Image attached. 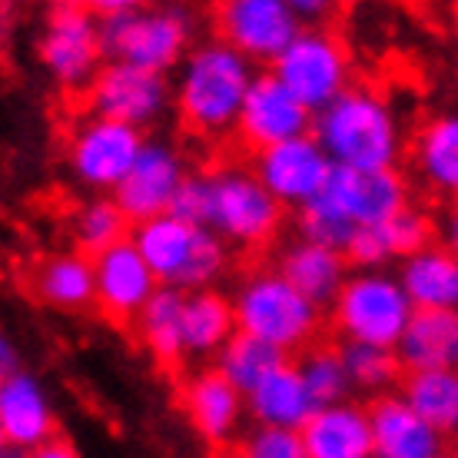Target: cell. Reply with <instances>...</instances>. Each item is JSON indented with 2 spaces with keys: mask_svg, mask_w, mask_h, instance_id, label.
<instances>
[{
  "mask_svg": "<svg viewBox=\"0 0 458 458\" xmlns=\"http://www.w3.org/2000/svg\"><path fill=\"white\" fill-rule=\"evenodd\" d=\"M312 137L333 166L355 173L395 170L402 157V123L392 104L366 83H352L312 120Z\"/></svg>",
  "mask_w": 458,
  "mask_h": 458,
  "instance_id": "6da1fadb",
  "label": "cell"
},
{
  "mask_svg": "<svg viewBox=\"0 0 458 458\" xmlns=\"http://www.w3.org/2000/svg\"><path fill=\"white\" fill-rule=\"evenodd\" d=\"M256 70L226 40H203L176 70V114L199 137H226L240 123Z\"/></svg>",
  "mask_w": 458,
  "mask_h": 458,
  "instance_id": "7a4b0ae2",
  "label": "cell"
},
{
  "mask_svg": "<svg viewBox=\"0 0 458 458\" xmlns=\"http://www.w3.org/2000/svg\"><path fill=\"white\" fill-rule=\"evenodd\" d=\"M236 329L283 355L306 352L319 333L322 310L312 306L279 269L246 276L233 296Z\"/></svg>",
  "mask_w": 458,
  "mask_h": 458,
  "instance_id": "3957f363",
  "label": "cell"
},
{
  "mask_svg": "<svg viewBox=\"0 0 458 458\" xmlns=\"http://www.w3.org/2000/svg\"><path fill=\"white\" fill-rule=\"evenodd\" d=\"M415 319V306L402 289L399 276L386 273H352L333 302V326L345 343L399 349L409 326Z\"/></svg>",
  "mask_w": 458,
  "mask_h": 458,
  "instance_id": "277c9868",
  "label": "cell"
},
{
  "mask_svg": "<svg viewBox=\"0 0 458 458\" xmlns=\"http://www.w3.org/2000/svg\"><path fill=\"white\" fill-rule=\"evenodd\" d=\"M100 37L110 60L166 73L190 57L193 17L183 7H130L100 21Z\"/></svg>",
  "mask_w": 458,
  "mask_h": 458,
  "instance_id": "5b68a950",
  "label": "cell"
},
{
  "mask_svg": "<svg viewBox=\"0 0 458 458\" xmlns=\"http://www.w3.org/2000/svg\"><path fill=\"white\" fill-rule=\"evenodd\" d=\"M293 97L312 114L339 100L352 83V64L345 40L329 27H302L286 54L269 67Z\"/></svg>",
  "mask_w": 458,
  "mask_h": 458,
  "instance_id": "8992f818",
  "label": "cell"
},
{
  "mask_svg": "<svg viewBox=\"0 0 458 458\" xmlns=\"http://www.w3.org/2000/svg\"><path fill=\"white\" fill-rule=\"evenodd\" d=\"M40 64L50 81L64 90H90L106 57L100 17L83 4H57L47 11L44 34H40Z\"/></svg>",
  "mask_w": 458,
  "mask_h": 458,
  "instance_id": "52a82bcc",
  "label": "cell"
},
{
  "mask_svg": "<svg viewBox=\"0 0 458 458\" xmlns=\"http://www.w3.org/2000/svg\"><path fill=\"white\" fill-rule=\"evenodd\" d=\"M213 176V226L226 242L266 246L283 226V203L263 186L252 166H223Z\"/></svg>",
  "mask_w": 458,
  "mask_h": 458,
  "instance_id": "ba28073f",
  "label": "cell"
},
{
  "mask_svg": "<svg viewBox=\"0 0 458 458\" xmlns=\"http://www.w3.org/2000/svg\"><path fill=\"white\" fill-rule=\"evenodd\" d=\"M173 90L166 73L133 67L123 60H110L97 73V81L87 90V106L93 116H104L114 123H126L143 133V126H153L170 110Z\"/></svg>",
  "mask_w": 458,
  "mask_h": 458,
  "instance_id": "9c48e42d",
  "label": "cell"
},
{
  "mask_svg": "<svg viewBox=\"0 0 458 458\" xmlns=\"http://www.w3.org/2000/svg\"><path fill=\"white\" fill-rule=\"evenodd\" d=\"M143 147L147 140L140 130L104 116H90L87 123L77 126V133L70 140V173L93 193H116V186L133 170Z\"/></svg>",
  "mask_w": 458,
  "mask_h": 458,
  "instance_id": "30bf717a",
  "label": "cell"
},
{
  "mask_svg": "<svg viewBox=\"0 0 458 458\" xmlns=\"http://www.w3.org/2000/svg\"><path fill=\"white\" fill-rule=\"evenodd\" d=\"M302 30L289 0H226L216 7V34L250 64H276Z\"/></svg>",
  "mask_w": 458,
  "mask_h": 458,
  "instance_id": "8fae6325",
  "label": "cell"
},
{
  "mask_svg": "<svg viewBox=\"0 0 458 458\" xmlns=\"http://www.w3.org/2000/svg\"><path fill=\"white\" fill-rule=\"evenodd\" d=\"M312 120H316V114L310 106L299 104L273 70H259L250 93H246V100H242L236 137L252 153H263V149L279 147L286 140L310 137Z\"/></svg>",
  "mask_w": 458,
  "mask_h": 458,
  "instance_id": "7c38bea8",
  "label": "cell"
},
{
  "mask_svg": "<svg viewBox=\"0 0 458 458\" xmlns=\"http://www.w3.org/2000/svg\"><path fill=\"white\" fill-rule=\"evenodd\" d=\"M316 203L335 209L339 216H345L359 229L386 226L392 216H399L402 209L409 207V183L399 170L355 173L333 166Z\"/></svg>",
  "mask_w": 458,
  "mask_h": 458,
  "instance_id": "4fadbf2b",
  "label": "cell"
},
{
  "mask_svg": "<svg viewBox=\"0 0 458 458\" xmlns=\"http://www.w3.org/2000/svg\"><path fill=\"white\" fill-rule=\"evenodd\" d=\"M252 173L283 207H293L299 213L322 193V186L333 173V160L319 140L310 133V137L269 147L263 153H252Z\"/></svg>",
  "mask_w": 458,
  "mask_h": 458,
  "instance_id": "5bb4252c",
  "label": "cell"
},
{
  "mask_svg": "<svg viewBox=\"0 0 458 458\" xmlns=\"http://www.w3.org/2000/svg\"><path fill=\"white\" fill-rule=\"evenodd\" d=\"M186 176L190 173H186L180 149L163 143V140H147L133 170L126 173V180L116 186V207L123 209L133 226L147 223V219L166 216L173 207V196L183 186Z\"/></svg>",
  "mask_w": 458,
  "mask_h": 458,
  "instance_id": "9a60e30c",
  "label": "cell"
},
{
  "mask_svg": "<svg viewBox=\"0 0 458 458\" xmlns=\"http://www.w3.org/2000/svg\"><path fill=\"white\" fill-rule=\"evenodd\" d=\"M93 273H97V310L116 326L137 322V316L160 289V279L153 276L133 240L116 242L114 250L93 256Z\"/></svg>",
  "mask_w": 458,
  "mask_h": 458,
  "instance_id": "2e32d148",
  "label": "cell"
},
{
  "mask_svg": "<svg viewBox=\"0 0 458 458\" xmlns=\"http://www.w3.org/2000/svg\"><path fill=\"white\" fill-rule=\"evenodd\" d=\"M57 432L54 402L44 382L30 372L0 378V438L4 445H17L23 452L47 445Z\"/></svg>",
  "mask_w": 458,
  "mask_h": 458,
  "instance_id": "e0dca14e",
  "label": "cell"
},
{
  "mask_svg": "<svg viewBox=\"0 0 458 458\" xmlns=\"http://www.w3.org/2000/svg\"><path fill=\"white\" fill-rule=\"evenodd\" d=\"M376 458H438L445 455V438L415 412L402 392H386L369 405Z\"/></svg>",
  "mask_w": 458,
  "mask_h": 458,
  "instance_id": "ac0fdd59",
  "label": "cell"
},
{
  "mask_svg": "<svg viewBox=\"0 0 458 458\" xmlns=\"http://www.w3.org/2000/svg\"><path fill=\"white\" fill-rule=\"evenodd\" d=\"M183 412L199 438L213 445H223L236 436L242 415H246V395L216 369L193 372L183 386Z\"/></svg>",
  "mask_w": 458,
  "mask_h": 458,
  "instance_id": "d6986e66",
  "label": "cell"
},
{
  "mask_svg": "<svg viewBox=\"0 0 458 458\" xmlns=\"http://www.w3.org/2000/svg\"><path fill=\"white\" fill-rule=\"evenodd\" d=\"M299 436L310 458H376L369 409L355 402L322 405Z\"/></svg>",
  "mask_w": 458,
  "mask_h": 458,
  "instance_id": "ffe728a7",
  "label": "cell"
},
{
  "mask_svg": "<svg viewBox=\"0 0 458 458\" xmlns=\"http://www.w3.org/2000/svg\"><path fill=\"white\" fill-rule=\"evenodd\" d=\"M246 412L252 415L256 425L266 428H289V432H302L306 422L319 412V405L312 399V392L302 382L296 362L273 369L269 376L246 395Z\"/></svg>",
  "mask_w": 458,
  "mask_h": 458,
  "instance_id": "44dd1931",
  "label": "cell"
},
{
  "mask_svg": "<svg viewBox=\"0 0 458 458\" xmlns=\"http://www.w3.org/2000/svg\"><path fill=\"white\" fill-rule=\"evenodd\" d=\"M30 293L44 306H54L60 312L87 310L90 302H97L93 256H87L83 250H70L37 259L30 269Z\"/></svg>",
  "mask_w": 458,
  "mask_h": 458,
  "instance_id": "7402d4cb",
  "label": "cell"
},
{
  "mask_svg": "<svg viewBox=\"0 0 458 458\" xmlns=\"http://www.w3.org/2000/svg\"><path fill=\"white\" fill-rule=\"evenodd\" d=\"M399 283L415 312H458V256L445 242L409 256L399 266Z\"/></svg>",
  "mask_w": 458,
  "mask_h": 458,
  "instance_id": "603a6c76",
  "label": "cell"
},
{
  "mask_svg": "<svg viewBox=\"0 0 458 458\" xmlns=\"http://www.w3.org/2000/svg\"><path fill=\"white\" fill-rule=\"evenodd\" d=\"M349 269L352 266L343 252L326 250V246H316V242L306 240H296L293 246H286L283 259H279V273L319 310H326V306L333 310V302L339 299L343 286L352 276Z\"/></svg>",
  "mask_w": 458,
  "mask_h": 458,
  "instance_id": "cb8c5ba5",
  "label": "cell"
},
{
  "mask_svg": "<svg viewBox=\"0 0 458 458\" xmlns=\"http://www.w3.org/2000/svg\"><path fill=\"white\" fill-rule=\"evenodd\" d=\"M130 240H133V246L140 250V256L147 259L153 276L160 279V286L180 289V283H183V276H186V266L193 259L199 229L166 213V216L147 219V223L133 226Z\"/></svg>",
  "mask_w": 458,
  "mask_h": 458,
  "instance_id": "d4e9b609",
  "label": "cell"
},
{
  "mask_svg": "<svg viewBox=\"0 0 458 458\" xmlns=\"http://www.w3.org/2000/svg\"><path fill=\"white\" fill-rule=\"evenodd\" d=\"M412 163L428 193L458 203V114L432 116L415 133Z\"/></svg>",
  "mask_w": 458,
  "mask_h": 458,
  "instance_id": "484cf974",
  "label": "cell"
},
{
  "mask_svg": "<svg viewBox=\"0 0 458 458\" xmlns=\"http://www.w3.org/2000/svg\"><path fill=\"white\" fill-rule=\"evenodd\" d=\"M395 352L405 372H455L458 312H415Z\"/></svg>",
  "mask_w": 458,
  "mask_h": 458,
  "instance_id": "4316f807",
  "label": "cell"
},
{
  "mask_svg": "<svg viewBox=\"0 0 458 458\" xmlns=\"http://www.w3.org/2000/svg\"><path fill=\"white\" fill-rule=\"evenodd\" d=\"M186 293L173 286H160L157 296L147 302V310L137 316V339L160 366H180L190 349H186Z\"/></svg>",
  "mask_w": 458,
  "mask_h": 458,
  "instance_id": "83f0119b",
  "label": "cell"
},
{
  "mask_svg": "<svg viewBox=\"0 0 458 458\" xmlns=\"http://www.w3.org/2000/svg\"><path fill=\"white\" fill-rule=\"evenodd\" d=\"M183 329H186V349H190V355H219L223 345L240 333L236 329L233 299H226L216 289L190 293L186 296Z\"/></svg>",
  "mask_w": 458,
  "mask_h": 458,
  "instance_id": "f1b7e54d",
  "label": "cell"
},
{
  "mask_svg": "<svg viewBox=\"0 0 458 458\" xmlns=\"http://www.w3.org/2000/svg\"><path fill=\"white\" fill-rule=\"evenodd\" d=\"M402 399L442 438H458V369L455 372H405Z\"/></svg>",
  "mask_w": 458,
  "mask_h": 458,
  "instance_id": "f546056e",
  "label": "cell"
},
{
  "mask_svg": "<svg viewBox=\"0 0 458 458\" xmlns=\"http://www.w3.org/2000/svg\"><path fill=\"white\" fill-rule=\"evenodd\" d=\"M286 362H289V355H283L279 349L259 343V339H252V335H246V333H236L223 345V352L216 355V366L213 369H216L223 378H229L242 395H250L273 369L286 366Z\"/></svg>",
  "mask_w": 458,
  "mask_h": 458,
  "instance_id": "4dcf8cb0",
  "label": "cell"
},
{
  "mask_svg": "<svg viewBox=\"0 0 458 458\" xmlns=\"http://www.w3.org/2000/svg\"><path fill=\"white\" fill-rule=\"evenodd\" d=\"M299 372L306 389L312 392L316 405H339L349 402L352 392V378H349V366H345L343 345H310L306 352H299L296 359Z\"/></svg>",
  "mask_w": 458,
  "mask_h": 458,
  "instance_id": "1f68e13d",
  "label": "cell"
},
{
  "mask_svg": "<svg viewBox=\"0 0 458 458\" xmlns=\"http://www.w3.org/2000/svg\"><path fill=\"white\" fill-rule=\"evenodd\" d=\"M73 233H77V242L87 256H100V252L114 250L116 242L130 240L133 229H130L123 209L116 207L114 196H97L77 213Z\"/></svg>",
  "mask_w": 458,
  "mask_h": 458,
  "instance_id": "d6a6232c",
  "label": "cell"
},
{
  "mask_svg": "<svg viewBox=\"0 0 458 458\" xmlns=\"http://www.w3.org/2000/svg\"><path fill=\"white\" fill-rule=\"evenodd\" d=\"M343 355H345V366H349L352 389L376 392V399L378 395H386V389H392L402 376V362H399V352H395V349L345 343Z\"/></svg>",
  "mask_w": 458,
  "mask_h": 458,
  "instance_id": "836d02e7",
  "label": "cell"
},
{
  "mask_svg": "<svg viewBox=\"0 0 458 458\" xmlns=\"http://www.w3.org/2000/svg\"><path fill=\"white\" fill-rule=\"evenodd\" d=\"M386 233V242H389L392 250V259H409L415 252L428 250V246H436V223L428 213L415 207H405L399 216H392L386 226H378Z\"/></svg>",
  "mask_w": 458,
  "mask_h": 458,
  "instance_id": "e575fe53",
  "label": "cell"
},
{
  "mask_svg": "<svg viewBox=\"0 0 458 458\" xmlns=\"http://www.w3.org/2000/svg\"><path fill=\"white\" fill-rule=\"evenodd\" d=\"M170 216L183 219L196 229L213 226V176L203 173H190L183 180V186L173 196Z\"/></svg>",
  "mask_w": 458,
  "mask_h": 458,
  "instance_id": "d590c367",
  "label": "cell"
},
{
  "mask_svg": "<svg viewBox=\"0 0 458 458\" xmlns=\"http://www.w3.org/2000/svg\"><path fill=\"white\" fill-rule=\"evenodd\" d=\"M236 458H310L302 436L289 432V428H266L256 425L250 428L242 442L236 445Z\"/></svg>",
  "mask_w": 458,
  "mask_h": 458,
  "instance_id": "8d00e7d4",
  "label": "cell"
},
{
  "mask_svg": "<svg viewBox=\"0 0 458 458\" xmlns=\"http://www.w3.org/2000/svg\"><path fill=\"white\" fill-rule=\"evenodd\" d=\"M343 256L349 259V266H352L355 273H378L392 259V250L382 229L366 226V229H355V236L349 240Z\"/></svg>",
  "mask_w": 458,
  "mask_h": 458,
  "instance_id": "74e56055",
  "label": "cell"
},
{
  "mask_svg": "<svg viewBox=\"0 0 458 458\" xmlns=\"http://www.w3.org/2000/svg\"><path fill=\"white\" fill-rule=\"evenodd\" d=\"M289 4H293L299 23H310V27H319L322 13L333 11V7H329V4H322V0H289Z\"/></svg>",
  "mask_w": 458,
  "mask_h": 458,
  "instance_id": "f35d334b",
  "label": "cell"
},
{
  "mask_svg": "<svg viewBox=\"0 0 458 458\" xmlns=\"http://www.w3.org/2000/svg\"><path fill=\"white\" fill-rule=\"evenodd\" d=\"M0 372H4V378L23 372L21 369V349L13 345L11 335H4V339H0Z\"/></svg>",
  "mask_w": 458,
  "mask_h": 458,
  "instance_id": "ab89813d",
  "label": "cell"
},
{
  "mask_svg": "<svg viewBox=\"0 0 458 458\" xmlns=\"http://www.w3.org/2000/svg\"><path fill=\"white\" fill-rule=\"evenodd\" d=\"M30 458H81V455H77V448L70 445L67 438H50L47 445L34 448Z\"/></svg>",
  "mask_w": 458,
  "mask_h": 458,
  "instance_id": "60d3db41",
  "label": "cell"
},
{
  "mask_svg": "<svg viewBox=\"0 0 458 458\" xmlns=\"http://www.w3.org/2000/svg\"><path fill=\"white\" fill-rule=\"evenodd\" d=\"M442 242L458 256V203H452L445 219H442Z\"/></svg>",
  "mask_w": 458,
  "mask_h": 458,
  "instance_id": "b9f144b4",
  "label": "cell"
},
{
  "mask_svg": "<svg viewBox=\"0 0 458 458\" xmlns=\"http://www.w3.org/2000/svg\"><path fill=\"white\" fill-rule=\"evenodd\" d=\"M0 458H30V452H23L17 445H0Z\"/></svg>",
  "mask_w": 458,
  "mask_h": 458,
  "instance_id": "7bdbcfd3",
  "label": "cell"
},
{
  "mask_svg": "<svg viewBox=\"0 0 458 458\" xmlns=\"http://www.w3.org/2000/svg\"><path fill=\"white\" fill-rule=\"evenodd\" d=\"M455 40H458V7H455Z\"/></svg>",
  "mask_w": 458,
  "mask_h": 458,
  "instance_id": "ee69618b",
  "label": "cell"
},
{
  "mask_svg": "<svg viewBox=\"0 0 458 458\" xmlns=\"http://www.w3.org/2000/svg\"><path fill=\"white\" fill-rule=\"evenodd\" d=\"M438 458H458V455H448V452H445V455H438Z\"/></svg>",
  "mask_w": 458,
  "mask_h": 458,
  "instance_id": "f6af8a7d",
  "label": "cell"
}]
</instances>
